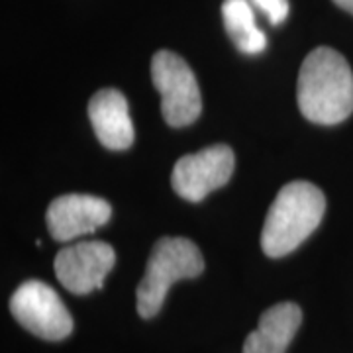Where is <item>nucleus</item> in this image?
<instances>
[{
    "label": "nucleus",
    "mask_w": 353,
    "mask_h": 353,
    "mask_svg": "<svg viewBox=\"0 0 353 353\" xmlns=\"http://www.w3.org/2000/svg\"><path fill=\"white\" fill-rule=\"evenodd\" d=\"M204 271V257L187 238H161L153 245L138 285V314L153 318L161 310L165 296L176 281L194 279Z\"/></svg>",
    "instance_id": "nucleus-3"
},
{
    "label": "nucleus",
    "mask_w": 353,
    "mask_h": 353,
    "mask_svg": "<svg viewBox=\"0 0 353 353\" xmlns=\"http://www.w3.org/2000/svg\"><path fill=\"white\" fill-rule=\"evenodd\" d=\"M303 324V310L294 303H279L267 308L257 330L243 341L241 353H287V347Z\"/></svg>",
    "instance_id": "nucleus-10"
},
{
    "label": "nucleus",
    "mask_w": 353,
    "mask_h": 353,
    "mask_svg": "<svg viewBox=\"0 0 353 353\" xmlns=\"http://www.w3.org/2000/svg\"><path fill=\"white\" fill-rule=\"evenodd\" d=\"M112 216V206L92 194H63L48 208V230L57 241H71L88 236L104 226Z\"/></svg>",
    "instance_id": "nucleus-8"
},
{
    "label": "nucleus",
    "mask_w": 353,
    "mask_h": 353,
    "mask_svg": "<svg viewBox=\"0 0 353 353\" xmlns=\"http://www.w3.org/2000/svg\"><path fill=\"white\" fill-rule=\"evenodd\" d=\"M152 79L161 92V114L169 126H190L201 116V88L183 57L173 51H157L152 59Z\"/></svg>",
    "instance_id": "nucleus-4"
},
{
    "label": "nucleus",
    "mask_w": 353,
    "mask_h": 353,
    "mask_svg": "<svg viewBox=\"0 0 353 353\" xmlns=\"http://www.w3.org/2000/svg\"><path fill=\"white\" fill-rule=\"evenodd\" d=\"M340 8H343L345 12L353 14V0H334Z\"/></svg>",
    "instance_id": "nucleus-13"
},
{
    "label": "nucleus",
    "mask_w": 353,
    "mask_h": 353,
    "mask_svg": "<svg viewBox=\"0 0 353 353\" xmlns=\"http://www.w3.org/2000/svg\"><path fill=\"white\" fill-rule=\"evenodd\" d=\"M299 108L306 120L334 126L353 112V71L332 48H316L301 65L296 83Z\"/></svg>",
    "instance_id": "nucleus-1"
},
{
    "label": "nucleus",
    "mask_w": 353,
    "mask_h": 353,
    "mask_svg": "<svg viewBox=\"0 0 353 353\" xmlns=\"http://www.w3.org/2000/svg\"><path fill=\"white\" fill-rule=\"evenodd\" d=\"M236 157L224 143L183 155L173 167L171 185L175 192L190 202H201L212 190L224 187L232 179Z\"/></svg>",
    "instance_id": "nucleus-6"
},
{
    "label": "nucleus",
    "mask_w": 353,
    "mask_h": 353,
    "mask_svg": "<svg viewBox=\"0 0 353 353\" xmlns=\"http://www.w3.org/2000/svg\"><path fill=\"white\" fill-rule=\"evenodd\" d=\"M116 263V252L106 241H79L55 255L53 269L59 283L73 294L102 289Z\"/></svg>",
    "instance_id": "nucleus-7"
},
{
    "label": "nucleus",
    "mask_w": 353,
    "mask_h": 353,
    "mask_svg": "<svg viewBox=\"0 0 353 353\" xmlns=\"http://www.w3.org/2000/svg\"><path fill=\"white\" fill-rule=\"evenodd\" d=\"M222 18L228 36L241 53L259 55L267 48V38L255 24L253 4L250 0H224Z\"/></svg>",
    "instance_id": "nucleus-11"
},
{
    "label": "nucleus",
    "mask_w": 353,
    "mask_h": 353,
    "mask_svg": "<svg viewBox=\"0 0 353 353\" xmlns=\"http://www.w3.org/2000/svg\"><path fill=\"white\" fill-rule=\"evenodd\" d=\"M326 212V196L308 181H292L279 190L265 218L261 248L267 257H283L294 252Z\"/></svg>",
    "instance_id": "nucleus-2"
},
{
    "label": "nucleus",
    "mask_w": 353,
    "mask_h": 353,
    "mask_svg": "<svg viewBox=\"0 0 353 353\" xmlns=\"http://www.w3.org/2000/svg\"><path fill=\"white\" fill-rule=\"evenodd\" d=\"M253 8L261 10L271 24H283L289 16V0H250Z\"/></svg>",
    "instance_id": "nucleus-12"
},
{
    "label": "nucleus",
    "mask_w": 353,
    "mask_h": 353,
    "mask_svg": "<svg viewBox=\"0 0 353 353\" xmlns=\"http://www.w3.org/2000/svg\"><path fill=\"white\" fill-rule=\"evenodd\" d=\"M10 312L20 326L41 340L61 341L73 332V318L59 294L43 281H26L14 290Z\"/></svg>",
    "instance_id": "nucleus-5"
},
{
    "label": "nucleus",
    "mask_w": 353,
    "mask_h": 353,
    "mask_svg": "<svg viewBox=\"0 0 353 353\" xmlns=\"http://www.w3.org/2000/svg\"><path fill=\"white\" fill-rule=\"evenodd\" d=\"M88 118L97 138L108 150H128L134 138L126 97L116 88H102L88 102Z\"/></svg>",
    "instance_id": "nucleus-9"
}]
</instances>
